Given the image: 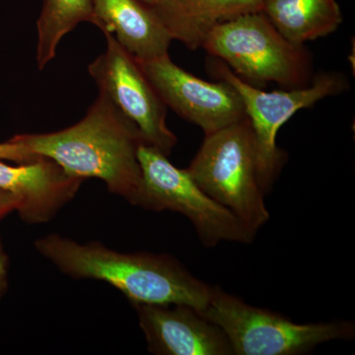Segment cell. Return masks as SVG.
Instances as JSON below:
<instances>
[{
	"label": "cell",
	"instance_id": "1",
	"mask_svg": "<svg viewBox=\"0 0 355 355\" xmlns=\"http://www.w3.org/2000/svg\"><path fill=\"white\" fill-rule=\"evenodd\" d=\"M34 247L67 277L107 282L130 304H184L202 312L211 294L212 286L170 254L121 253L99 241L79 243L57 233L39 238Z\"/></svg>",
	"mask_w": 355,
	"mask_h": 355
},
{
	"label": "cell",
	"instance_id": "2",
	"mask_svg": "<svg viewBox=\"0 0 355 355\" xmlns=\"http://www.w3.org/2000/svg\"><path fill=\"white\" fill-rule=\"evenodd\" d=\"M13 139L35 155L55 161L71 176L101 180L113 195L137 207L141 190L137 151L144 140L106 95L99 93L85 116L72 127Z\"/></svg>",
	"mask_w": 355,
	"mask_h": 355
},
{
	"label": "cell",
	"instance_id": "3",
	"mask_svg": "<svg viewBox=\"0 0 355 355\" xmlns=\"http://www.w3.org/2000/svg\"><path fill=\"white\" fill-rule=\"evenodd\" d=\"M244 80L304 87L311 57L304 44H292L261 11L236 16L210 30L202 46Z\"/></svg>",
	"mask_w": 355,
	"mask_h": 355
},
{
	"label": "cell",
	"instance_id": "4",
	"mask_svg": "<svg viewBox=\"0 0 355 355\" xmlns=\"http://www.w3.org/2000/svg\"><path fill=\"white\" fill-rule=\"evenodd\" d=\"M187 171L207 195L227 207L254 232L270 219L259 182L249 119L205 135Z\"/></svg>",
	"mask_w": 355,
	"mask_h": 355
},
{
	"label": "cell",
	"instance_id": "5",
	"mask_svg": "<svg viewBox=\"0 0 355 355\" xmlns=\"http://www.w3.org/2000/svg\"><path fill=\"white\" fill-rule=\"evenodd\" d=\"M203 316L221 329L234 355H300L331 340L354 338L349 321L299 324L212 286Z\"/></svg>",
	"mask_w": 355,
	"mask_h": 355
},
{
	"label": "cell",
	"instance_id": "6",
	"mask_svg": "<svg viewBox=\"0 0 355 355\" xmlns=\"http://www.w3.org/2000/svg\"><path fill=\"white\" fill-rule=\"evenodd\" d=\"M141 169V190L137 207L153 211L178 212L196 229L207 248L221 242H253L257 233L227 207L216 202L198 186L187 169H180L168 156L142 142L137 151Z\"/></svg>",
	"mask_w": 355,
	"mask_h": 355
},
{
	"label": "cell",
	"instance_id": "7",
	"mask_svg": "<svg viewBox=\"0 0 355 355\" xmlns=\"http://www.w3.org/2000/svg\"><path fill=\"white\" fill-rule=\"evenodd\" d=\"M210 71L219 80L230 84L241 97L247 118L253 128L258 177L265 195L272 188L286 161V154L277 146L280 128L302 109L311 108L327 97L347 88L342 73H320L304 87L266 92L236 76L227 64L214 58Z\"/></svg>",
	"mask_w": 355,
	"mask_h": 355
},
{
	"label": "cell",
	"instance_id": "8",
	"mask_svg": "<svg viewBox=\"0 0 355 355\" xmlns=\"http://www.w3.org/2000/svg\"><path fill=\"white\" fill-rule=\"evenodd\" d=\"M107 40L104 53L88 65L99 93L112 102L137 125L146 144L169 156L177 137L166 125V106L132 53L114 38Z\"/></svg>",
	"mask_w": 355,
	"mask_h": 355
},
{
	"label": "cell",
	"instance_id": "9",
	"mask_svg": "<svg viewBox=\"0 0 355 355\" xmlns=\"http://www.w3.org/2000/svg\"><path fill=\"white\" fill-rule=\"evenodd\" d=\"M137 62L165 106L198 125L205 135L247 119L241 97L225 81L198 78L174 64L169 55Z\"/></svg>",
	"mask_w": 355,
	"mask_h": 355
},
{
	"label": "cell",
	"instance_id": "10",
	"mask_svg": "<svg viewBox=\"0 0 355 355\" xmlns=\"http://www.w3.org/2000/svg\"><path fill=\"white\" fill-rule=\"evenodd\" d=\"M147 349L156 355H232L225 334L191 306L132 304Z\"/></svg>",
	"mask_w": 355,
	"mask_h": 355
},
{
	"label": "cell",
	"instance_id": "11",
	"mask_svg": "<svg viewBox=\"0 0 355 355\" xmlns=\"http://www.w3.org/2000/svg\"><path fill=\"white\" fill-rule=\"evenodd\" d=\"M83 182L49 158L40 157L17 166L0 160V190L19 198L16 211L30 225L55 218L76 197Z\"/></svg>",
	"mask_w": 355,
	"mask_h": 355
},
{
	"label": "cell",
	"instance_id": "12",
	"mask_svg": "<svg viewBox=\"0 0 355 355\" xmlns=\"http://www.w3.org/2000/svg\"><path fill=\"white\" fill-rule=\"evenodd\" d=\"M93 4L96 27L113 34L137 60L169 55L172 37L151 7L139 0H93Z\"/></svg>",
	"mask_w": 355,
	"mask_h": 355
},
{
	"label": "cell",
	"instance_id": "13",
	"mask_svg": "<svg viewBox=\"0 0 355 355\" xmlns=\"http://www.w3.org/2000/svg\"><path fill=\"white\" fill-rule=\"evenodd\" d=\"M265 0H163L153 10L173 40L191 51L202 46L212 28L236 16L258 12Z\"/></svg>",
	"mask_w": 355,
	"mask_h": 355
},
{
	"label": "cell",
	"instance_id": "14",
	"mask_svg": "<svg viewBox=\"0 0 355 355\" xmlns=\"http://www.w3.org/2000/svg\"><path fill=\"white\" fill-rule=\"evenodd\" d=\"M261 12L287 41L295 44L328 36L343 21L336 0H265Z\"/></svg>",
	"mask_w": 355,
	"mask_h": 355
},
{
	"label": "cell",
	"instance_id": "15",
	"mask_svg": "<svg viewBox=\"0 0 355 355\" xmlns=\"http://www.w3.org/2000/svg\"><path fill=\"white\" fill-rule=\"evenodd\" d=\"M96 25L93 0H44L37 22V65L44 69L55 57L60 40L79 23Z\"/></svg>",
	"mask_w": 355,
	"mask_h": 355
},
{
	"label": "cell",
	"instance_id": "16",
	"mask_svg": "<svg viewBox=\"0 0 355 355\" xmlns=\"http://www.w3.org/2000/svg\"><path fill=\"white\" fill-rule=\"evenodd\" d=\"M39 156L33 154L27 147L21 144L17 140L10 139L0 144V160L11 162L27 163L36 160Z\"/></svg>",
	"mask_w": 355,
	"mask_h": 355
},
{
	"label": "cell",
	"instance_id": "17",
	"mask_svg": "<svg viewBox=\"0 0 355 355\" xmlns=\"http://www.w3.org/2000/svg\"><path fill=\"white\" fill-rule=\"evenodd\" d=\"M9 258L0 238V300L3 297L8 287Z\"/></svg>",
	"mask_w": 355,
	"mask_h": 355
},
{
	"label": "cell",
	"instance_id": "18",
	"mask_svg": "<svg viewBox=\"0 0 355 355\" xmlns=\"http://www.w3.org/2000/svg\"><path fill=\"white\" fill-rule=\"evenodd\" d=\"M19 205V198L8 191L0 190V220L11 212L16 211Z\"/></svg>",
	"mask_w": 355,
	"mask_h": 355
},
{
	"label": "cell",
	"instance_id": "19",
	"mask_svg": "<svg viewBox=\"0 0 355 355\" xmlns=\"http://www.w3.org/2000/svg\"><path fill=\"white\" fill-rule=\"evenodd\" d=\"M139 1L151 7V8H154V7L158 6L163 0H139Z\"/></svg>",
	"mask_w": 355,
	"mask_h": 355
}]
</instances>
